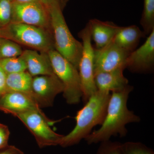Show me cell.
<instances>
[{"label":"cell","mask_w":154,"mask_h":154,"mask_svg":"<svg viewBox=\"0 0 154 154\" xmlns=\"http://www.w3.org/2000/svg\"><path fill=\"white\" fill-rule=\"evenodd\" d=\"M133 90V86L128 85L121 91L112 92L101 127L92 131L85 138L88 145L110 140L113 136L125 137L128 133L127 125L140 121V117L127 107L129 94Z\"/></svg>","instance_id":"1"},{"label":"cell","mask_w":154,"mask_h":154,"mask_svg":"<svg viewBox=\"0 0 154 154\" xmlns=\"http://www.w3.org/2000/svg\"><path fill=\"white\" fill-rule=\"evenodd\" d=\"M110 92L97 91L77 112L74 128L62 138L59 145L63 148L78 144L92 132L94 127L101 125L107 113Z\"/></svg>","instance_id":"2"},{"label":"cell","mask_w":154,"mask_h":154,"mask_svg":"<svg viewBox=\"0 0 154 154\" xmlns=\"http://www.w3.org/2000/svg\"><path fill=\"white\" fill-rule=\"evenodd\" d=\"M60 7L48 10L55 50L79 70L83 51V44L72 36Z\"/></svg>","instance_id":"3"},{"label":"cell","mask_w":154,"mask_h":154,"mask_svg":"<svg viewBox=\"0 0 154 154\" xmlns=\"http://www.w3.org/2000/svg\"><path fill=\"white\" fill-rule=\"evenodd\" d=\"M3 37L39 52L55 49L51 30L20 23H11L3 28Z\"/></svg>","instance_id":"4"},{"label":"cell","mask_w":154,"mask_h":154,"mask_svg":"<svg viewBox=\"0 0 154 154\" xmlns=\"http://www.w3.org/2000/svg\"><path fill=\"white\" fill-rule=\"evenodd\" d=\"M54 72L64 87L63 96L69 105L79 103L82 97V85L78 69L55 49L48 52Z\"/></svg>","instance_id":"5"},{"label":"cell","mask_w":154,"mask_h":154,"mask_svg":"<svg viewBox=\"0 0 154 154\" xmlns=\"http://www.w3.org/2000/svg\"><path fill=\"white\" fill-rule=\"evenodd\" d=\"M33 135L40 148L59 145L63 135L54 132L50 125L56 121L49 119L42 111L31 110L14 116Z\"/></svg>","instance_id":"6"},{"label":"cell","mask_w":154,"mask_h":154,"mask_svg":"<svg viewBox=\"0 0 154 154\" xmlns=\"http://www.w3.org/2000/svg\"><path fill=\"white\" fill-rule=\"evenodd\" d=\"M78 35L82 41L83 51L79 65V72L83 94L82 99L86 103L97 91L94 81V47L92 44L88 23Z\"/></svg>","instance_id":"7"},{"label":"cell","mask_w":154,"mask_h":154,"mask_svg":"<svg viewBox=\"0 0 154 154\" xmlns=\"http://www.w3.org/2000/svg\"><path fill=\"white\" fill-rule=\"evenodd\" d=\"M11 23L33 25L52 31L49 12L39 2H12Z\"/></svg>","instance_id":"8"},{"label":"cell","mask_w":154,"mask_h":154,"mask_svg":"<svg viewBox=\"0 0 154 154\" xmlns=\"http://www.w3.org/2000/svg\"><path fill=\"white\" fill-rule=\"evenodd\" d=\"M94 75L100 72L124 70L130 53L116 45L111 40L100 49L94 48Z\"/></svg>","instance_id":"9"},{"label":"cell","mask_w":154,"mask_h":154,"mask_svg":"<svg viewBox=\"0 0 154 154\" xmlns=\"http://www.w3.org/2000/svg\"><path fill=\"white\" fill-rule=\"evenodd\" d=\"M63 90V85L55 74L33 77L32 96L40 108L52 106L56 96Z\"/></svg>","instance_id":"10"},{"label":"cell","mask_w":154,"mask_h":154,"mask_svg":"<svg viewBox=\"0 0 154 154\" xmlns=\"http://www.w3.org/2000/svg\"><path fill=\"white\" fill-rule=\"evenodd\" d=\"M132 72L147 73L154 69V30L140 47L127 58L126 69Z\"/></svg>","instance_id":"11"},{"label":"cell","mask_w":154,"mask_h":154,"mask_svg":"<svg viewBox=\"0 0 154 154\" xmlns=\"http://www.w3.org/2000/svg\"><path fill=\"white\" fill-rule=\"evenodd\" d=\"M0 110L15 116L31 110L42 111L30 94L7 92L0 99Z\"/></svg>","instance_id":"12"},{"label":"cell","mask_w":154,"mask_h":154,"mask_svg":"<svg viewBox=\"0 0 154 154\" xmlns=\"http://www.w3.org/2000/svg\"><path fill=\"white\" fill-rule=\"evenodd\" d=\"M21 56L26 62L27 71L32 77L54 74L48 53L26 49Z\"/></svg>","instance_id":"13"},{"label":"cell","mask_w":154,"mask_h":154,"mask_svg":"<svg viewBox=\"0 0 154 154\" xmlns=\"http://www.w3.org/2000/svg\"><path fill=\"white\" fill-rule=\"evenodd\" d=\"M88 23L91 39L95 42L96 49H100L107 45L121 28L113 22L96 19H91Z\"/></svg>","instance_id":"14"},{"label":"cell","mask_w":154,"mask_h":154,"mask_svg":"<svg viewBox=\"0 0 154 154\" xmlns=\"http://www.w3.org/2000/svg\"><path fill=\"white\" fill-rule=\"evenodd\" d=\"M97 91L113 92L121 91L128 85V80L123 75V70L100 72L94 75Z\"/></svg>","instance_id":"15"},{"label":"cell","mask_w":154,"mask_h":154,"mask_svg":"<svg viewBox=\"0 0 154 154\" xmlns=\"http://www.w3.org/2000/svg\"><path fill=\"white\" fill-rule=\"evenodd\" d=\"M146 36L140 28L132 25L121 27L112 40L119 47L131 53L136 49L141 38Z\"/></svg>","instance_id":"16"},{"label":"cell","mask_w":154,"mask_h":154,"mask_svg":"<svg viewBox=\"0 0 154 154\" xmlns=\"http://www.w3.org/2000/svg\"><path fill=\"white\" fill-rule=\"evenodd\" d=\"M32 79L33 77L27 71L7 74L6 92H22L32 96Z\"/></svg>","instance_id":"17"},{"label":"cell","mask_w":154,"mask_h":154,"mask_svg":"<svg viewBox=\"0 0 154 154\" xmlns=\"http://www.w3.org/2000/svg\"><path fill=\"white\" fill-rule=\"evenodd\" d=\"M140 24L146 36L154 30V0H144Z\"/></svg>","instance_id":"18"},{"label":"cell","mask_w":154,"mask_h":154,"mask_svg":"<svg viewBox=\"0 0 154 154\" xmlns=\"http://www.w3.org/2000/svg\"><path fill=\"white\" fill-rule=\"evenodd\" d=\"M0 67L6 74L27 71L25 60L21 56L0 60Z\"/></svg>","instance_id":"19"},{"label":"cell","mask_w":154,"mask_h":154,"mask_svg":"<svg viewBox=\"0 0 154 154\" xmlns=\"http://www.w3.org/2000/svg\"><path fill=\"white\" fill-rule=\"evenodd\" d=\"M22 46L17 42L5 38H0V60L17 57L23 52Z\"/></svg>","instance_id":"20"},{"label":"cell","mask_w":154,"mask_h":154,"mask_svg":"<svg viewBox=\"0 0 154 154\" xmlns=\"http://www.w3.org/2000/svg\"><path fill=\"white\" fill-rule=\"evenodd\" d=\"M121 152L122 154H154L152 149L139 142L121 143Z\"/></svg>","instance_id":"21"},{"label":"cell","mask_w":154,"mask_h":154,"mask_svg":"<svg viewBox=\"0 0 154 154\" xmlns=\"http://www.w3.org/2000/svg\"><path fill=\"white\" fill-rule=\"evenodd\" d=\"M12 13V2L11 0H0V29L11 24Z\"/></svg>","instance_id":"22"},{"label":"cell","mask_w":154,"mask_h":154,"mask_svg":"<svg viewBox=\"0 0 154 154\" xmlns=\"http://www.w3.org/2000/svg\"><path fill=\"white\" fill-rule=\"evenodd\" d=\"M121 143L109 140L100 143L95 154H122Z\"/></svg>","instance_id":"23"},{"label":"cell","mask_w":154,"mask_h":154,"mask_svg":"<svg viewBox=\"0 0 154 154\" xmlns=\"http://www.w3.org/2000/svg\"><path fill=\"white\" fill-rule=\"evenodd\" d=\"M10 131L8 126L0 123V150L8 145Z\"/></svg>","instance_id":"24"},{"label":"cell","mask_w":154,"mask_h":154,"mask_svg":"<svg viewBox=\"0 0 154 154\" xmlns=\"http://www.w3.org/2000/svg\"><path fill=\"white\" fill-rule=\"evenodd\" d=\"M39 3L47 9L48 11L53 7H60L62 10H63L68 0H38Z\"/></svg>","instance_id":"25"},{"label":"cell","mask_w":154,"mask_h":154,"mask_svg":"<svg viewBox=\"0 0 154 154\" xmlns=\"http://www.w3.org/2000/svg\"><path fill=\"white\" fill-rule=\"evenodd\" d=\"M6 73L0 67V99L6 93Z\"/></svg>","instance_id":"26"},{"label":"cell","mask_w":154,"mask_h":154,"mask_svg":"<svg viewBox=\"0 0 154 154\" xmlns=\"http://www.w3.org/2000/svg\"><path fill=\"white\" fill-rule=\"evenodd\" d=\"M0 154H25L21 150L14 146L8 145L0 150Z\"/></svg>","instance_id":"27"},{"label":"cell","mask_w":154,"mask_h":154,"mask_svg":"<svg viewBox=\"0 0 154 154\" xmlns=\"http://www.w3.org/2000/svg\"><path fill=\"white\" fill-rule=\"evenodd\" d=\"M12 2L19 3H27L38 2V0H11Z\"/></svg>","instance_id":"28"},{"label":"cell","mask_w":154,"mask_h":154,"mask_svg":"<svg viewBox=\"0 0 154 154\" xmlns=\"http://www.w3.org/2000/svg\"><path fill=\"white\" fill-rule=\"evenodd\" d=\"M1 37H2V38H4V37H3L2 29H0V38H1Z\"/></svg>","instance_id":"29"}]
</instances>
